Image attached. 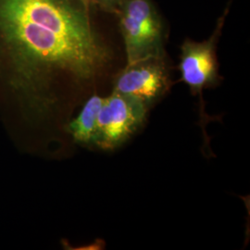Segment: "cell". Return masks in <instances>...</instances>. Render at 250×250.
Here are the masks:
<instances>
[{
    "instance_id": "6",
    "label": "cell",
    "mask_w": 250,
    "mask_h": 250,
    "mask_svg": "<svg viewBox=\"0 0 250 250\" xmlns=\"http://www.w3.org/2000/svg\"><path fill=\"white\" fill-rule=\"evenodd\" d=\"M104 98L94 95L86 100L80 113L67 126L68 133L78 143L94 145L98 117Z\"/></svg>"
},
{
    "instance_id": "2",
    "label": "cell",
    "mask_w": 250,
    "mask_h": 250,
    "mask_svg": "<svg viewBox=\"0 0 250 250\" xmlns=\"http://www.w3.org/2000/svg\"><path fill=\"white\" fill-rule=\"evenodd\" d=\"M127 64L147 59H162V28L148 0H126L121 14Z\"/></svg>"
},
{
    "instance_id": "5",
    "label": "cell",
    "mask_w": 250,
    "mask_h": 250,
    "mask_svg": "<svg viewBox=\"0 0 250 250\" xmlns=\"http://www.w3.org/2000/svg\"><path fill=\"white\" fill-rule=\"evenodd\" d=\"M168 88V75L162 59H147L127 64L117 76L115 92L138 99L147 107Z\"/></svg>"
},
{
    "instance_id": "1",
    "label": "cell",
    "mask_w": 250,
    "mask_h": 250,
    "mask_svg": "<svg viewBox=\"0 0 250 250\" xmlns=\"http://www.w3.org/2000/svg\"><path fill=\"white\" fill-rule=\"evenodd\" d=\"M0 54L9 87L36 115L53 106L57 76L90 80L107 61L86 15L69 0H0Z\"/></svg>"
},
{
    "instance_id": "4",
    "label": "cell",
    "mask_w": 250,
    "mask_h": 250,
    "mask_svg": "<svg viewBox=\"0 0 250 250\" xmlns=\"http://www.w3.org/2000/svg\"><path fill=\"white\" fill-rule=\"evenodd\" d=\"M179 70L182 81L188 84L193 95L200 99V114L206 116L202 92L218 82V64L215 52V36L204 42L187 40L181 47Z\"/></svg>"
},
{
    "instance_id": "7",
    "label": "cell",
    "mask_w": 250,
    "mask_h": 250,
    "mask_svg": "<svg viewBox=\"0 0 250 250\" xmlns=\"http://www.w3.org/2000/svg\"><path fill=\"white\" fill-rule=\"evenodd\" d=\"M100 1H102L104 4H107V5H113V4L117 3L119 0H100Z\"/></svg>"
},
{
    "instance_id": "3",
    "label": "cell",
    "mask_w": 250,
    "mask_h": 250,
    "mask_svg": "<svg viewBox=\"0 0 250 250\" xmlns=\"http://www.w3.org/2000/svg\"><path fill=\"white\" fill-rule=\"evenodd\" d=\"M147 109L140 100L113 91L100 107L94 145L107 150L120 146L143 125Z\"/></svg>"
}]
</instances>
